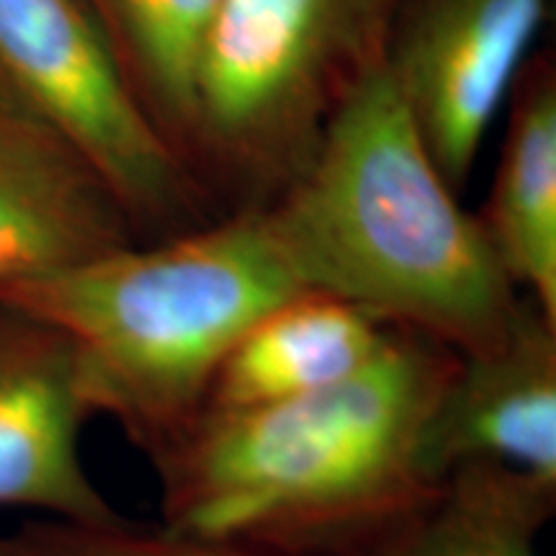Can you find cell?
Returning a JSON list of instances; mask_svg holds the SVG:
<instances>
[{"label": "cell", "instance_id": "6da1fadb", "mask_svg": "<svg viewBox=\"0 0 556 556\" xmlns=\"http://www.w3.org/2000/svg\"><path fill=\"white\" fill-rule=\"evenodd\" d=\"M458 353L392 328L361 371L304 397L201 409L152 464L163 526L274 556H358L438 486L420 441Z\"/></svg>", "mask_w": 556, "mask_h": 556}, {"label": "cell", "instance_id": "7a4b0ae2", "mask_svg": "<svg viewBox=\"0 0 556 556\" xmlns=\"http://www.w3.org/2000/svg\"><path fill=\"white\" fill-rule=\"evenodd\" d=\"M261 206L309 294L389 328L479 353L505 338L523 304L430 157L387 60L340 103L294 180Z\"/></svg>", "mask_w": 556, "mask_h": 556}, {"label": "cell", "instance_id": "3957f363", "mask_svg": "<svg viewBox=\"0 0 556 556\" xmlns=\"http://www.w3.org/2000/svg\"><path fill=\"white\" fill-rule=\"evenodd\" d=\"M304 294L266 206L0 289L73 340L90 413L148 456L197 420L238 340Z\"/></svg>", "mask_w": 556, "mask_h": 556}, {"label": "cell", "instance_id": "277c9868", "mask_svg": "<svg viewBox=\"0 0 556 556\" xmlns=\"http://www.w3.org/2000/svg\"><path fill=\"white\" fill-rule=\"evenodd\" d=\"M397 0H219L193 67L186 148L274 199L387 60Z\"/></svg>", "mask_w": 556, "mask_h": 556}, {"label": "cell", "instance_id": "5b68a950", "mask_svg": "<svg viewBox=\"0 0 556 556\" xmlns=\"http://www.w3.org/2000/svg\"><path fill=\"white\" fill-rule=\"evenodd\" d=\"M0 86L99 173L135 238L201 227L204 193L78 0H0Z\"/></svg>", "mask_w": 556, "mask_h": 556}, {"label": "cell", "instance_id": "8992f818", "mask_svg": "<svg viewBox=\"0 0 556 556\" xmlns=\"http://www.w3.org/2000/svg\"><path fill=\"white\" fill-rule=\"evenodd\" d=\"M548 0H397L387 65L456 193L526 67Z\"/></svg>", "mask_w": 556, "mask_h": 556}, {"label": "cell", "instance_id": "52a82bcc", "mask_svg": "<svg viewBox=\"0 0 556 556\" xmlns=\"http://www.w3.org/2000/svg\"><path fill=\"white\" fill-rule=\"evenodd\" d=\"M88 417L73 340L0 299V507L78 523L122 518L80 458Z\"/></svg>", "mask_w": 556, "mask_h": 556}, {"label": "cell", "instance_id": "ba28073f", "mask_svg": "<svg viewBox=\"0 0 556 556\" xmlns=\"http://www.w3.org/2000/svg\"><path fill=\"white\" fill-rule=\"evenodd\" d=\"M469 464L556 484V323L528 299L503 340L458 353L422 428L420 467L435 486Z\"/></svg>", "mask_w": 556, "mask_h": 556}, {"label": "cell", "instance_id": "9c48e42d", "mask_svg": "<svg viewBox=\"0 0 556 556\" xmlns=\"http://www.w3.org/2000/svg\"><path fill=\"white\" fill-rule=\"evenodd\" d=\"M137 242L78 150L0 86V289Z\"/></svg>", "mask_w": 556, "mask_h": 556}, {"label": "cell", "instance_id": "30bf717a", "mask_svg": "<svg viewBox=\"0 0 556 556\" xmlns=\"http://www.w3.org/2000/svg\"><path fill=\"white\" fill-rule=\"evenodd\" d=\"M392 328L325 294L291 299L238 340L208 387L204 409H248L304 397L361 371Z\"/></svg>", "mask_w": 556, "mask_h": 556}, {"label": "cell", "instance_id": "8fae6325", "mask_svg": "<svg viewBox=\"0 0 556 556\" xmlns=\"http://www.w3.org/2000/svg\"><path fill=\"white\" fill-rule=\"evenodd\" d=\"M490 206L479 219L516 289L556 323V75L552 62L520 70Z\"/></svg>", "mask_w": 556, "mask_h": 556}, {"label": "cell", "instance_id": "7c38bea8", "mask_svg": "<svg viewBox=\"0 0 556 556\" xmlns=\"http://www.w3.org/2000/svg\"><path fill=\"white\" fill-rule=\"evenodd\" d=\"M556 507V484L523 471L469 464L433 497L358 556H544L539 533Z\"/></svg>", "mask_w": 556, "mask_h": 556}, {"label": "cell", "instance_id": "4fadbf2b", "mask_svg": "<svg viewBox=\"0 0 556 556\" xmlns=\"http://www.w3.org/2000/svg\"><path fill=\"white\" fill-rule=\"evenodd\" d=\"M178 152L189 142L197 54L219 0H78Z\"/></svg>", "mask_w": 556, "mask_h": 556}, {"label": "cell", "instance_id": "5bb4252c", "mask_svg": "<svg viewBox=\"0 0 556 556\" xmlns=\"http://www.w3.org/2000/svg\"><path fill=\"white\" fill-rule=\"evenodd\" d=\"M0 556H274L219 544L170 528H142L127 518L114 523L34 518L0 531Z\"/></svg>", "mask_w": 556, "mask_h": 556}]
</instances>
